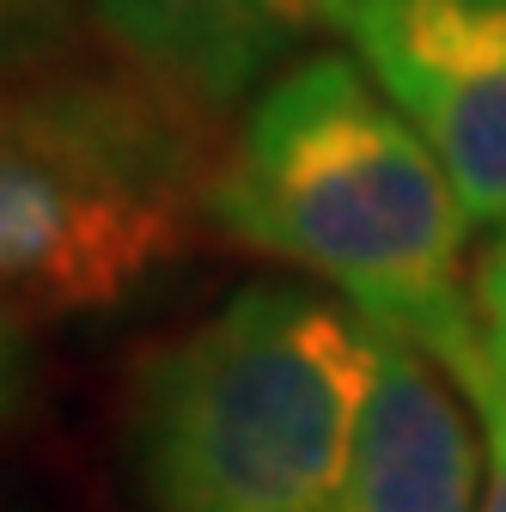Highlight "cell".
I'll use <instances>...</instances> for the list:
<instances>
[{
    "label": "cell",
    "mask_w": 506,
    "mask_h": 512,
    "mask_svg": "<svg viewBox=\"0 0 506 512\" xmlns=\"http://www.w3.org/2000/svg\"><path fill=\"white\" fill-rule=\"evenodd\" d=\"M446 165L470 226H506V0H318Z\"/></svg>",
    "instance_id": "cell-4"
},
{
    "label": "cell",
    "mask_w": 506,
    "mask_h": 512,
    "mask_svg": "<svg viewBox=\"0 0 506 512\" xmlns=\"http://www.w3.org/2000/svg\"><path fill=\"white\" fill-rule=\"evenodd\" d=\"M80 0H0V80L43 74L68 55Z\"/></svg>",
    "instance_id": "cell-7"
},
{
    "label": "cell",
    "mask_w": 506,
    "mask_h": 512,
    "mask_svg": "<svg viewBox=\"0 0 506 512\" xmlns=\"http://www.w3.org/2000/svg\"><path fill=\"white\" fill-rule=\"evenodd\" d=\"M196 116L147 74L0 80V305L37 324L153 287L208 220Z\"/></svg>",
    "instance_id": "cell-3"
},
{
    "label": "cell",
    "mask_w": 506,
    "mask_h": 512,
    "mask_svg": "<svg viewBox=\"0 0 506 512\" xmlns=\"http://www.w3.org/2000/svg\"><path fill=\"white\" fill-rule=\"evenodd\" d=\"M208 220L257 256L330 281L366 324L409 336L464 384L488 330L464 293L470 214L409 116L348 55H305L214 159Z\"/></svg>",
    "instance_id": "cell-1"
},
{
    "label": "cell",
    "mask_w": 506,
    "mask_h": 512,
    "mask_svg": "<svg viewBox=\"0 0 506 512\" xmlns=\"http://www.w3.org/2000/svg\"><path fill=\"white\" fill-rule=\"evenodd\" d=\"M476 409L397 330L372 324V384L336 512H482Z\"/></svg>",
    "instance_id": "cell-5"
},
{
    "label": "cell",
    "mask_w": 506,
    "mask_h": 512,
    "mask_svg": "<svg viewBox=\"0 0 506 512\" xmlns=\"http://www.w3.org/2000/svg\"><path fill=\"white\" fill-rule=\"evenodd\" d=\"M470 293H476V317H482V330H488V348H494V360L506 366V226H500V238L488 244V256H482Z\"/></svg>",
    "instance_id": "cell-10"
},
{
    "label": "cell",
    "mask_w": 506,
    "mask_h": 512,
    "mask_svg": "<svg viewBox=\"0 0 506 512\" xmlns=\"http://www.w3.org/2000/svg\"><path fill=\"white\" fill-rule=\"evenodd\" d=\"M372 324L305 287H244L153 348L129 391L147 512H336Z\"/></svg>",
    "instance_id": "cell-2"
},
{
    "label": "cell",
    "mask_w": 506,
    "mask_h": 512,
    "mask_svg": "<svg viewBox=\"0 0 506 512\" xmlns=\"http://www.w3.org/2000/svg\"><path fill=\"white\" fill-rule=\"evenodd\" d=\"M104 37L135 74L189 110H226L324 25L318 0H92Z\"/></svg>",
    "instance_id": "cell-6"
},
{
    "label": "cell",
    "mask_w": 506,
    "mask_h": 512,
    "mask_svg": "<svg viewBox=\"0 0 506 512\" xmlns=\"http://www.w3.org/2000/svg\"><path fill=\"white\" fill-rule=\"evenodd\" d=\"M37 384V348H31V317L0 305V427H13L31 403Z\"/></svg>",
    "instance_id": "cell-9"
},
{
    "label": "cell",
    "mask_w": 506,
    "mask_h": 512,
    "mask_svg": "<svg viewBox=\"0 0 506 512\" xmlns=\"http://www.w3.org/2000/svg\"><path fill=\"white\" fill-rule=\"evenodd\" d=\"M470 397L482 433H488V488H482V512H506V366L494 360V348L482 354V366L458 384Z\"/></svg>",
    "instance_id": "cell-8"
}]
</instances>
